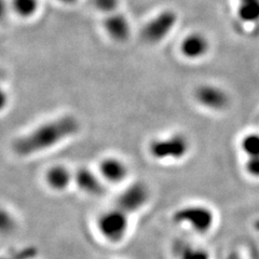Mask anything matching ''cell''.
<instances>
[{
  "label": "cell",
  "mask_w": 259,
  "mask_h": 259,
  "mask_svg": "<svg viewBox=\"0 0 259 259\" xmlns=\"http://www.w3.org/2000/svg\"><path fill=\"white\" fill-rule=\"evenodd\" d=\"M81 128L79 119L70 113L48 120L18 137L12 148L20 157H30L54 148L55 146L76 136Z\"/></svg>",
  "instance_id": "cell-1"
},
{
  "label": "cell",
  "mask_w": 259,
  "mask_h": 259,
  "mask_svg": "<svg viewBox=\"0 0 259 259\" xmlns=\"http://www.w3.org/2000/svg\"><path fill=\"white\" fill-rule=\"evenodd\" d=\"M131 225V216L116 205L104 210L96 218V230L110 244L122 243L127 237Z\"/></svg>",
  "instance_id": "cell-2"
},
{
  "label": "cell",
  "mask_w": 259,
  "mask_h": 259,
  "mask_svg": "<svg viewBox=\"0 0 259 259\" xmlns=\"http://www.w3.org/2000/svg\"><path fill=\"white\" fill-rule=\"evenodd\" d=\"M191 143L184 133L156 137L148 144V153L157 161H180L188 156Z\"/></svg>",
  "instance_id": "cell-3"
},
{
  "label": "cell",
  "mask_w": 259,
  "mask_h": 259,
  "mask_svg": "<svg viewBox=\"0 0 259 259\" xmlns=\"http://www.w3.org/2000/svg\"><path fill=\"white\" fill-rule=\"evenodd\" d=\"M176 225L187 227L197 234H207L216 223L215 212L204 204H188L177 208L172 215Z\"/></svg>",
  "instance_id": "cell-4"
},
{
  "label": "cell",
  "mask_w": 259,
  "mask_h": 259,
  "mask_svg": "<svg viewBox=\"0 0 259 259\" xmlns=\"http://www.w3.org/2000/svg\"><path fill=\"white\" fill-rule=\"evenodd\" d=\"M149 199L150 189L148 185L142 181H135L119 193L115 205L132 216L147 205Z\"/></svg>",
  "instance_id": "cell-5"
},
{
  "label": "cell",
  "mask_w": 259,
  "mask_h": 259,
  "mask_svg": "<svg viewBox=\"0 0 259 259\" xmlns=\"http://www.w3.org/2000/svg\"><path fill=\"white\" fill-rule=\"evenodd\" d=\"M198 105L210 111H223L229 106L230 97L223 88L212 83H202L193 91Z\"/></svg>",
  "instance_id": "cell-6"
},
{
  "label": "cell",
  "mask_w": 259,
  "mask_h": 259,
  "mask_svg": "<svg viewBox=\"0 0 259 259\" xmlns=\"http://www.w3.org/2000/svg\"><path fill=\"white\" fill-rule=\"evenodd\" d=\"M74 185L90 197H101L106 192V183L99 172L87 166H80L74 171Z\"/></svg>",
  "instance_id": "cell-7"
},
{
  "label": "cell",
  "mask_w": 259,
  "mask_h": 259,
  "mask_svg": "<svg viewBox=\"0 0 259 259\" xmlns=\"http://www.w3.org/2000/svg\"><path fill=\"white\" fill-rule=\"evenodd\" d=\"M97 172L106 184L120 185L127 180L130 168L126 162L121 158L107 156L99 162Z\"/></svg>",
  "instance_id": "cell-8"
},
{
  "label": "cell",
  "mask_w": 259,
  "mask_h": 259,
  "mask_svg": "<svg viewBox=\"0 0 259 259\" xmlns=\"http://www.w3.org/2000/svg\"><path fill=\"white\" fill-rule=\"evenodd\" d=\"M209 51V41L200 32H192L186 36L180 46V52L186 60L196 62L207 55Z\"/></svg>",
  "instance_id": "cell-9"
},
{
  "label": "cell",
  "mask_w": 259,
  "mask_h": 259,
  "mask_svg": "<svg viewBox=\"0 0 259 259\" xmlns=\"http://www.w3.org/2000/svg\"><path fill=\"white\" fill-rule=\"evenodd\" d=\"M175 16L172 13H164L157 16L155 20L144 27L143 37L149 44L162 41L175 25Z\"/></svg>",
  "instance_id": "cell-10"
},
{
  "label": "cell",
  "mask_w": 259,
  "mask_h": 259,
  "mask_svg": "<svg viewBox=\"0 0 259 259\" xmlns=\"http://www.w3.org/2000/svg\"><path fill=\"white\" fill-rule=\"evenodd\" d=\"M45 183L50 190L64 192L74 185V172L64 164H54L46 171Z\"/></svg>",
  "instance_id": "cell-11"
},
{
  "label": "cell",
  "mask_w": 259,
  "mask_h": 259,
  "mask_svg": "<svg viewBox=\"0 0 259 259\" xmlns=\"http://www.w3.org/2000/svg\"><path fill=\"white\" fill-rule=\"evenodd\" d=\"M173 249L176 259H212L208 249L191 244L188 241H176Z\"/></svg>",
  "instance_id": "cell-12"
},
{
  "label": "cell",
  "mask_w": 259,
  "mask_h": 259,
  "mask_svg": "<svg viewBox=\"0 0 259 259\" xmlns=\"http://www.w3.org/2000/svg\"><path fill=\"white\" fill-rule=\"evenodd\" d=\"M105 28L107 30V34L115 41L122 42L130 36V26L126 20L123 16L112 15L105 22Z\"/></svg>",
  "instance_id": "cell-13"
},
{
  "label": "cell",
  "mask_w": 259,
  "mask_h": 259,
  "mask_svg": "<svg viewBox=\"0 0 259 259\" xmlns=\"http://www.w3.org/2000/svg\"><path fill=\"white\" fill-rule=\"evenodd\" d=\"M241 149L247 158L259 156V134H246L241 141Z\"/></svg>",
  "instance_id": "cell-14"
},
{
  "label": "cell",
  "mask_w": 259,
  "mask_h": 259,
  "mask_svg": "<svg viewBox=\"0 0 259 259\" xmlns=\"http://www.w3.org/2000/svg\"><path fill=\"white\" fill-rule=\"evenodd\" d=\"M241 19L253 22L259 20V0H248L246 4L241 7Z\"/></svg>",
  "instance_id": "cell-15"
},
{
  "label": "cell",
  "mask_w": 259,
  "mask_h": 259,
  "mask_svg": "<svg viewBox=\"0 0 259 259\" xmlns=\"http://www.w3.org/2000/svg\"><path fill=\"white\" fill-rule=\"evenodd\" d=\"M246 173L255 178H259V156L247 158L245 162Z\"/></svg>",
  "instance_id": "cell-16"
},
{
  "label": "cell",
  "mask_w": 259,
  "mask_h": 259,
  "mask_svg": "<svg viewBox=\"0 0 259 259\" xmlns=\"http://www.w3.org/2000/svg\"><path fill=\"white\" fill-rule=\"evenodd\" d=\"M249 253H250V259H259V252L257 250V248L253 247L249 249ZM232 259H240L239 257H234Z\"/></svg>",
  "instance_id": "cell-17"
}]
</instances>
